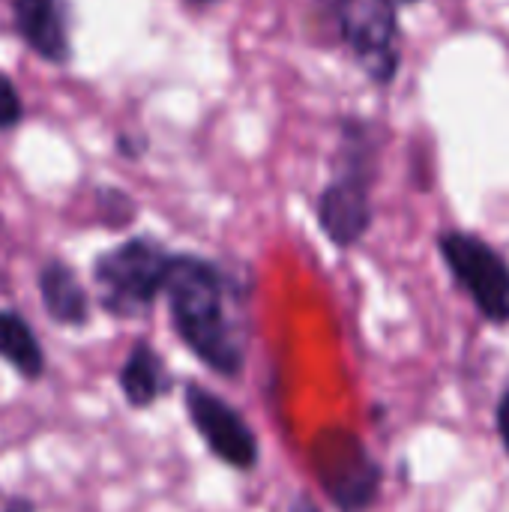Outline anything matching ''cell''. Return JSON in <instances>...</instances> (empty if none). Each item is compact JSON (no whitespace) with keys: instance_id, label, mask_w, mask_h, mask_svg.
Here are the masks:
<instances>
[{"instance_id":"6da1fadb","label":"cell","mask_w":509,"mask_h":512,"mask_svg":"<svg viewBox=\"0 0 509 512\" xmlns=\"http://www.w3.org/2000/svg\"><path fill=\"white\" fill-rule=\"evenodd\" d=\"M174 333L210 372L237 378L246 363L243 333L228 309L225 273L198 255H174L165 279Z\"/></svg>"},{"instance_id":"7a4b0ae2","label":"cell","mask_w":509,"mask_h":512,"mask_svg":"<svg viewBox=\"0 0 509 512\" xmlns=\"http://www.w3.org/2000/svg\"><path fill=\"white\" fill-rule=\"evenodd\" d=\"M171 258L153 237H132L93 264L99 306L114 318H141L165 294Z\"/></svg>"},{"instance_id":"3957f363","label":"cell","mask_w":509,"mask_h":512,"mask_svg":"<svg viewBox=\"0 0 509 512\" xmlns=\"http://www.w3.org/2000/svg\"><path fill=\"white\" fill-rule=\"evenodd\" d=\"M372 171L375 159L372 144L366 138V126H348L342 168L318 198V225L327 234V240L339 249L357 246L372 225Z\"/></svg>"},{"instance_id":"277c9868","label":"cell","mask_w":509,"mask_h":512,"mask_svg":"<svg viewBox=\"0 0 509 512\" xmlns=\"http://www.w3.org/2000/svg\"><path fill=\"white\" fill-rule=\"evenodd\" d=\"M312 471L324 495L339 512H369L375 507L384 483L381 465L357 432L330 426L312 441Z\"/></svg>"},{"instance_id":"5b68a950","label":"cell","mask_w":509,"mask_h":512,"mask_svg":"<svg viewBox=\"0 0 509 512\" xmlns=\"http://www.w3.org/2000/svg\"><path fill=\"white\" fill-rule=\"evenodd\" d=\"M441 258L453 282L474 300L477 312L492 324H509V261L483 237L447 231L438 237Z\"/></svg>"},{"instance_id":"8992f818","label":"cell","mask_w":509,"mask_h":512,"mask_svg":"<svg viewBox=\"0 0 509 512\" xmlns=\"http://www.w3.org/2000/svg\"><path fill=\"white\" fill-rule=\"evenodd\" d=\"M183 405L189 423L216 459H222L234 471H252L258 465V438L237 408H231L222 396L210 393L201 384H186Z\"/></svg>"},{"instance_id":"52a82bcc","label":"cell","mask_w":509,"mask_h":512,"mask_svg":"<svg viewBox=\"0 0 509 512\" xmlns=\"http://www.w3.org/2000/svg\"><path fill=\"white\" fill-rule=\"evenodd\" d=\"M339 30L366 75L378 84L393 81L399 66L396 0H336Z\"/></svg>"},{"instance_id":"ba28073f","label":"cell","mask_w":509,"mask_h":512,"mask_svg":"<svg viewBox=\"0 0 509 512\" xmlns=\"http://www.w3.org/2000/svg\"><path fill=\"white\" fill-rule=\"evenodd\" d=\"M21 39L48 63L69 60L66 0H12Z\"/></svg>"},{"instance_id":"9c48e42d","label":"cell","mask_w":509,"mask_h":512,"mask_svg":"<svg viewBox=\"0 0 509 512\" xmlns=\"http://www.w3.org/2000/svg\"><path fill=\"white\" fill-rule=\"evenodd\" d=\"M39 297L48 318L60 327H84L90 321V297L75 270L63 261H48L39 270Z\"/></svg>"},{"instance_id":"30bf717a","label":"cell","mask_w":509,"mask_h":512,"mask_svg":"<svg viewBox=\"0 0 509 512\" xmlns=\"http://www.w3.org/2000/svg\"><path fill=\"white\" fill-rule=\"evenodd\" d=\"M120 390H123V399L132 405V408H150L153 402H159L162 396L171 393V375L162 363V357L156 354V348L144 339H138L123 366H120Z\"/></svg>"},{"instance_id":"8fae6325","label":"cell","mask_w":509,"mask_h":512,"mask_svg":"<svg viewBox=\"0 0 509 512\" xmlns=\"http://www.w3.org/2000/svg\"><path fill=\"white\" fill-rule=\"evenodd\" d=\"M0 360L27 381H36L45 372V351L33 327L15 309H0Z\"/></svg>"},{"instance_id":"7c38bea8","label":"cell","mask_w":509,"mask_h":512,"mask_svg":"<svg viewBox=\"0 0 509 512\" xmlns=\"http://www.w3.org/2000/svg\"><path fill=\"white\" fill-rule=\"evenodd\" d=\"M99 207H102V219L111 228H123V225H129L135 219V204L120 189H102L99 192Z\"/></svg>"},{"instance_id":"4fadbf2b","label":"cell","mask_w":509,"mask_h":512,"mask_svg":"<svg viewBox=\"0 0 509 512\" xmlns=\"http://www.w3.org/2000/svg\"><path fill=\"white\" fill-rule=\"evenodd\" d=\"M24 117V105H21V96L15 90V84L0 75V129H12L18 126Z\"/></svg>"},{"instance_id":"5bb4252c","label":"cell","mask_w":509,"mask_h":512,"mask_svg":"<svg viewBox=\"0 0 509 512\" xmlns=\"http://www.w3.org/2000/svg\"><path fill=\"white\" fill-rule=\"evenodd\" d=\"M495 423H498V435H501V444L509 456V387L504 390L501 402H498V411H495Z\"/></svg>"},{"instance_id":"9a60e30c","label":"cell","mask_w":509,"mask_h":512,"mask_svg":"<svg viewBox=\"0 0 509 512\" xmlns=\"http://www.w3.org/2000/svg\"><path fill=\"white\" fill-rule=\"evenodd\" d=\"M288 512H321V507L315 504V498H309L306 492L294 495V501L288 504Z\"/></svg>"},{"instance_id":"2e32d148","label":"cell","mask_w":509,"mask_h":512,"mask_svg":"<svg viewBox=\"0 0 509 512\" xmlns=\"http://www.w3.org/2000/svg\"><path fill=\"white\" fill-rule=\"evenodd\" d=\"M6 512H36V507H33L27 498H12V501L6 504Z\"/></svg>"},{"instance_id":"e0dca14e","label":"cell","mask_w":509,"mask_h":512,"mask_svg":"<svg viewBox=\"0 0 509 512\" xmlns=\"http://www.w3.org/2000/svg\"><path fill=\"white\" fill-rule=\"evenodd\" d=\"M402 3H420V0H402Z\"/></svg>"}]
</instances>
